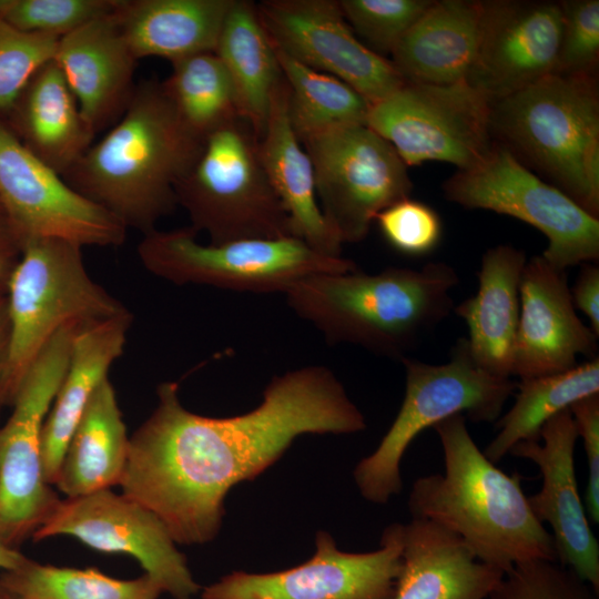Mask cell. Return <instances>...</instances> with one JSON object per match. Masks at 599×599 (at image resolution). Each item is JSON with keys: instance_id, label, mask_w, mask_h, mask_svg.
<instances>
[{"instance_id": "1", "label": "cell", "mask_w": 599, "mask_h": 599, "mask_svg": "<svg viewBox=\"0 0 599 599\" xmlns=\"http://www.w3.org/2000/svg\"><path fill=\"white\" fill-rule=\"evenodd\" d=\"M177 384L158 387V404L130 437L122 494L151 510L175 544L213 540L224 499L237 483L272 466L305 434H354L365 417L324 366L272 378L261 404L242 415L207 417L187 410Z\"/></svg>"}, {"instance_id": "2", "label": "cell", "mask_w": 599, "mask_h": 599, "mask_svg": "<svg viewBox=\"0 0 599 599\" xmlns=\"http://www.w3.org/2000/svg\"><path fill=\"white\" fill-rule=\"evenodd\" d=\"M204 139L181 120L162 82L136 84L120 120L62 175L75 192L143 235L175 209V185Z\"/></svg>"}, {"instance_id": "3", "label": "cell", "mask_w": 599, "mask_h": 599, "mask_svg": "<svg viewBox=\"0 0 599 599\" xmlns=\"http://www.w3.org/2000/svg\"><path fill=\"white\" fill-rule=\"evenodd\" d=\"M466 419L456 414L432 427L445 470L414 481L407 501L412 518L456 534L477 559L504 572L526 561H557L552 536L534 516L521 477L507 475L479 450Z\"/></svg>"}, {"instance_id": "4", "label": "cell", "mask_w": 599, "mask_h": 599, "mask_svg": "<svg viewBox=\"0 0 599 599\" xmlns=\"http://www.w3.org/2000/svg\"><path fill=\"white\" fill-rule=\"evenodd\" d=\"M458 282L450 265L429 262L419 270L314 274L285 295L328 343H351L400 361L454 309L450 292Z\"/></svg>"}, {"instance_id": "5", "label": "cell", "mask_w": 599, "mask_h": 599, "mask_svg": "<svg viewBox=\"0 0 599 599\" xmlns=\"http://www.w3.org/2000/svg\"><path fill=\"white\" fill-rule=\"evenodd\" d=\"M493 136L522 155L580 207L599 217V94L596 74L552 72L491 102Z\"/></svg>"}, {"instance_id": "6", "label": "cell", "mask_w": 599, "mask_h": 599, "mask_svg": "<svg viewBox=\"0 0 599 599\" xmlns=\"http://www.w3.org/2000/svg\"><path fill=\"white\" fill-rule=\"evenodd\" d=\"M82 246L55 237L27 241L7 287L10 323L3 404L52 336L70 324L87 327L130 311L89 275Z\"/></svg>"}, {"instance_id": "7", "label": "cell", "mask_w": 599, "mask_h": 599, "mask_svg": "<svg viewBox=\"0 0 599 599\" xmlns=\"http://www.w3.org/2000/svg\"><path fill=\"white\" fill-rule=\"evenodd\" d=\"M406 388L402 406L377 448L354 469V480L368 501L385 505L403 489L400 461L424 429L456 414L473 422L499 418L517 384L493 375L473 358L466 337L459 338L445 364L404 357Z\"/></svg>"}, {"instance_id": "8", "label": "cell", "mask_w": 599, "mask_h": 599, "mask_svg": "<svg viewBox=\"0 0 599 599\" xmlns=\"http://www.w3.org/2000/svg\"><path fill=\"white\" fill-rule=\"evenodd\" d=\"M176 204L211 244L292 236L287 214L258 155V139L241 116L204 138L202 150L175 185Z\"/></svg>"}, {"instance_id": "9", "label": "cell", "mask_w": 599, "mask_h": 599, "mask_svg": "<svg viewBox=\"0 0 599 599\" xmlns=\"http://www.w3.org/2000/svg\"><path fill=\"white\" fill-rule=\"evenodd\" d=\"M196 236L191 226L155 229L139 243V258L150 273L174 284L252 293H286L314 274L357 270L353 261L324 255L294 236L223 244H201Z\"/></svg>"}, {"instance_id": "10", "label": "cell", "mask_w": 599, "mask_h": 599, "mask_svg": "<svg viewBox=\"0 0 599 599\" xmlns=\"http://www.w3.org/2000/svg\"><path fill=\"white\" fill-rule=\"evenodd\" d=\"M81 328L67 325L45 344L0 427V535L12 547L32 537L61 500L44 478L42 429Z\"/></svg>"}, {"instance_id": "11", "label": "cell", "mask_w": 599, "mask_h": 599, "mask_svg": "<svg viewBox=\"0 0 599 599\" xmlns=\"http://www.w3.org/2000/svg\"><path fill=\"white\" fill-rule=\"evenodd\" d=\"M443 190L448 201L466 209L509 215L539 230L548 240L541 256L556 268L599 257V219L544 182L499 142L480 163L446 180Z\"/></svg>"}, {"instance_id": "12", "label": "cell", "mask_w": 599, "mask_h": 599, "mask_svg": "<svg viewBox=\"0 0 599 599\" xmlns=\"http://www.w3.org/2000/svg\"><path fill=\"white\" fill-rule=\"evenodd\" d=\"M490 108L491 102L467 81L405 82L370 104L366 125L390 143L407 166L441 161L467 170L480 163L496 142Z\"/></svg>"}, {"instance_id": "13", "label": "cell", "mask_w": 599, "mask_h": 599, "mask_svg": "<svg viewBox=\"0 0 599 599\" xmlns=\"http://www.w3.org/2000/svg\"><path fill=\"white\" fill-rule=\"evenodd\" d=\"M301 143L312 162L321 211L343 243L363 241L379 212L410 195L407 165L365 124L335 128Z\"/></svg>"}, {"instance_id": "14", "label": "cell", "mask_w": 599, "mask_h": 599, "mask_svg": "<svg viewBox=\"0 0 599 599\" xmlns=\"http://www.w3.org/2000/svg\"><path fill=\"white\" fill-rule=\"evenodd\" d=\"M315 554L271 573L234 571L202 589V599H394L403 565V524L388 525L378 549L346 552L319 530Z\"/></svg>"}, {"instance_id": "15", "label": "cell", "mask_w": 599, "mask_h": 599, "mask_svg": "<svg viewBox=\"0 0 599 599\" xmlns=\"http://www.w3.org/2000/svg\"><path fill=\"white\" fill-rule=\"evenodd\" d=\"M61 535L102 552L131 556L175 599H192L201 589L164 524L123 494L103 489L61 499L32 538Z\"/></svg>"}, {"instance_id": "16", "label": "cell", "mask_w": 599, "mask_h": 599, "mask_svg": "<svg viewBox=\"0 0 599 599\" xmlns=\"http://www.w3.org/2000/svg\"><path fill=\"white\" fill-rule=\"evenodd\" d=\"M0 204L23 244L63 238L80 246H120L126 229L75 192L28 150L0 119Z\"/></svg>"}, {"instance_id": "17", "label": "cell", "mask_w": 599, "mask_h": 599, "mask_svg": "<svg viewBox=\"0 0 599 599\" xmlns=\"http://www.w3.org/2000/svg\"><path fill=\"white\" fill-rule=\"evenodd\" d=\"M256 10L276 49L342 80L370 104L405 83L390 60L357 39L338 1L263 0Z\"/></svg>"}, {"instance_id": "18", "label": "cell", "mask_w": 599, "mask_h": 599, "mask_svg": "<svg viewBox=\"0 0 599 599\" xmlns=\"http://www.w3.org/2000/svg\"><path fill=\"white\" fill-rule=\"evenodd\" d=\"M562 34L560 2L484 1L479 49L467 82L490 102L555 72Z\"/></svg>"}, {"instance_id": "19", "label": "cell", "mask_w": 599, "mask_h": 599, "mask_svg": "<svg viewBox=\"0 0 599 599\" xmlns=\"http://www.w3.org/2000/svg\"><path fill=\"white\" fill-rule=\"evenodd\" d=\"M577 439L567 408L544 424L539 441H520L509 454L535 463L540 470L541 489L527 496V500L537 520L551 527L558 564L571 569L599 592V544L578 493Z\"/></svg>"}, {"instance_id": "20", "label": "cell", "mask_w": 599, "mask_h": 599, "mask_svg": "<svg viewBox=\"0 0 599 599\" xmlns=\"http://www.w3.org/2000/svg\"><path fill=\"white\" fill-rule=\"evenodd\" d=\"M519 301L512 376L552 375L577 366L578 355L597 357L598 336L577 316L566 271L534 256L521 273Z\"/></svg>"}, {"instance_id": "21", "label": "cell", "mask_w": 599, "mask_h": 599, "mask_svg": "<svg viewBox=\"0 0 599 599\" xmlns=\"http://www.w3.org/2000/svg\"><path fill=\"white\" fill-rule=\"evenodd\" d=\"M53 60L94 133L113 126L132 99L138 62L114 12L61 37Z\"/></svg>"}, {"instance_id": "22", "label": "cell", "mask_w": 599, "mask_h": 599, "mask_svg": "<svg viewBox=\"0 0 599 599\" xmlns=\"http://www.w3.org/2000/svg\"><path fill=\"white\" fill-rule=\"evenodd\" d=\"M504 575L443 526L414 518L403 524V565L394 599H488Z\"/></svg>"}, {"instance_id": "23", "label": "cell", "mask_w": 599, "mask_h": 599, "mask_svg": "<svg viewBox=\"0 0 599 599\" xmlns=\"http://www.w3.org/2000/svg\"><path fill=\"white\" fill-rule=\"evenodd\" d=\"M483 13L484 1H432L392 52V63L405 82L466 81L479 49Z\"/></svg>"}, {"instance_id": "24", "label": "cell", "mask_w": 599, "mask_h": 599, "mask_svg": "<svg viewBox=\"0 0 599 599\" xmlns=\"http://www.w3.org/2000/svg\"><path fill=\"white\" fill-rule=\"evenodd\" d=\"M2 120L28 150L61 176L97 135L54 60L32 74Z\"/></svg>"}, {"instance_id": "25", "label": "cell", "mask_w": 599, "mask_h": 599, "mask_svg": "<svg viewBox=\"0 0 599 599\" xmlns=\"http://www.w3.org/2000/svg\"><path fill=\"white\" fill-rule=\"evenodd\" d=\"M287 100L283 79L258 139L261 163L287 214L292 236L324 255L341 257L343 242L321 211L312 162L291 125Z\"/></svg>"}, {"instance_id": "26", "label": "cell", "mask_w": 599, "mask_h": 599, "mask_svg": "<svg viewBox=\"0 0 599 599\" xmlns=\"http://www.w3.org/2000/svg\"><path fill=\"white\" fill-rule=\"evenodd\" d=\"M527 260L508 244L485 252L478 271V290L454 307L468 328V347L488 373L510 378L519 321V284Z\"/></svg>"}, {"instance_id": "27", "label": "cell", "mask_w": 599, "mask_h": 599, "mask_svg": "<svg viewBox=\"0 0 599 599\" xmlns=\"http://www.w3.org/2000/svg\"><path fill=\"white\" fill-rule=\"evenodd\" d=\"M132 319L129 312L83 327L75 335L67 373L42 429V461L48 484L57 480L69 439L92 394L121 356Z\"/></svg>"}, {"instance_id": "28", "label": "cell", "mask_w": 599, "mask_h": 599, "mask_svg": "<svg viewBox=\"0 0 599 599\" xmlns=\"http://www.w3.org/2000/svg\"><path fill=\"white\" fill-rule=\"evenodd\" d=\"M233 0H120L114 14L129 48L139 60L170 62L215 52Z\"/></svg>"}, {"instance_id": "29", "label": "cell", "mask_w": 599, "mask_h": 599, "mask_svg": "<svg viewBox=\"0 0 599 599\" xmlns=\"http://www.w3.org/2000/svg\"><path fill=\"white\" fill-rule=\"evenodd\" d=\"M129 445L115 390L106 377L95 388L69 439L54 485L67 498L120 485Z\"/></svg>"}, {"instance_id": "30", "label": "cell", "mask_w": 599, "mask_h": 599, "mask_svg": "<svg viewBox=\"0 0 599 599\" xmlns=\"http://www.w3.org/2000/svg\"><path fill=\"white\" fill-rule=\"evenodd\" d=\"M215 53L232 81L238 115L250 123L260 139L273 95L284 77L254 2L233 0L223 21Z\"/></svg>"}, {"instance_id": "31", "label": "cell", "mask_w": 599, "mask_h": 599, "mask_svg": "<svg viewBox=\"0 0 599 599\" xmlns=\"http://www.w3.org/2000/svg\"><path fill=\"white\" fill-rule=\"evenodd\" d=\"M514 405L496 423L497 435L484 455L500 461L520 441H539L544 424L575 402L599 394V358L546 376L520 379Z\"/></svg>"}, {"instance_id": "32", "label": "cell", "mask_w": 599, "mask_h": 599, "mask_svg": "<svg viewBox=\"0 0 599 599\" xmlns=\"http://www.w3.org/2000/svg\"><path fill=\"white\" fill-rule=\"evenodd\" d=\"M274 49L288 89V119L300 142L335 128L366 125L370 103L355 89Z\"/></svg>"}, {"instance_id": "33", "label": "cell", "mask_w": 599, "mask_h": 599, "mask_svg": "<svg viewBox=\"0 0 599 599\" xmlns=\"http://www.w3.org/2000/svg\"><path fill=\"white\" fill-rule=\"evenodd\" d=\"M163 89L184 124L204 139L238 115L230 75L215 52L171 62Z\"/></svg>"}, {"instance_id": "34", "label": "cell", "mask_w": 599, "mask_h": 599, "mask_svg": "<svg viewBox=\"0 0 599 599\" xmlns=\"http://www.w3.org/2000/svg\"><path fill=\"white\" fill-rule=\"evenodd\" d=\"M0 578L19 599H158L163 592L145 573L121 580L95 568L55 567L31 559Z\"/></svg>"}, {"instance_id": "35", "label": "cell", "mask_w": 599, "mask_h": 599, "mask_svg": "<svg viewBox=\"0 0 599 599\" xmlns=\"http://www.w3.org/2000/svg\"><path fill=\"white\" fill-rule=\"evenodd\" d=\"M120 0H0V17L18 30L63 37L112 14Z\"/></svg>"}, {"instance_id": "36", "label": "cell", "mask_w": 599, "mask_h": 599, "mask_svg": "<svg viewBox=\"0 0 599 599\" xmlns=\"http://www.w3.org/2000/svg\"><path fill=\"white\" fill-rule=\"evenodd\" d=\"M430 0H339L342 13L374 52L392 54Z\"/></svg>"}, {"instance_id": "37", "label": "cell", "mask_w": 599, "mask_h": 599, "mask_svg": "<svg viewBox=\"0 0 599 599\" xmlns=\"http://www.w3.org/2000/svg\"><path fill=\"white\" fill-rule=\"evenodd\" d=\"M59 39L18 30L0 17V119L32 74L53 60Z\"/></svg>"}, {"instance_id": "38", "label": "cell", "mask_w": 599, "mask_h": 599, "mask_svg": "<svg viewBox=\"0 0 599 599\" xmlns=\"http://www.w3.org/2000/svg\"><path fill=\"white\" fill-rule=\"evenodd\" d=\"M488 599H599V592L557 561L531 560L505 572Z\"/></svg>"}, {"instance_id": "39", "label": "cell", "mask_w": 599, "mask_h": 599, "mask_svg": "<svg viewBox=\"0 0 599 599\" xmlns=\"http://www.w3.org/2000/svg\"><path fill=\"white\" fill-rule=\"evenodd\" d=\"M375 222L387 244L407 256H423L434 251L443 232L438 213L410 197L384 209Z\"/></svg>"}, {"instance_id": "40", "label": "cell", "mask_w": 599, "mask_h": 599, "mask_svg": "<svg viewBox=\"0 0 599 599\" xmlns=\"http://www.w3.org/2000/svg\"><path fill=\"white\" fill-rule=\"evenodd\" d=\"M562 34L555 72L595 74L599 55V1H560Z\"/></svg>"}, {"instance_id": "41", "label": "cell", "mask_w": 599, "mask_h": 599, "mask_svg": "<svg viewBox=\"0 0 599 599\" xmlns=\"http://www.w3.org/2000/svg\"><path fill=\"white\" fill-rule=\"evenodd\" d=\"M578 438L587 457L588 481L585 509L593 524H599V394L575 402L570 407Z\"/></svg>"}, {"instance_id": "42", "label": "cell", "mask_w": 599, "mask_h": 599, "mask_svg": "<svg viewBox=\"0 0 599 599\" xmlns=\"http://www.w3.org/2000/svg\"><path fill=\"white\" fill-rule=\"evenodd\" d=\"M570 294L575 308L588 317L589 327L599 336V268L593 262L582 264Z\"/></svg>"}, {"instance_id": "43", "label": "cell", "mask_w": 599, "mask_h": 599, "mask_svg": "<svg viewBox=\"0 0 599 599\" xmlns=\"http://www.w3.org/2000/svg\"><path fill=\"white\" fill-rule=\"evenodd\" d=\"M22 252V242L0 204V296L7 295L8 282Z\"/></svg>"}, {"instance_id": "44", "label": "cell", "mask_w": 599, "mask_h": 599, "mask_svg": "<svg viewBox=\"0 0 599 599\" xmlns=\"http://www.w3.org/2000/svg\"><path fill=\"white\" fill-rule=\"evenodd\" d=\"M10 344V323L7 295L0 296V405L3 407V383L6 377Z\"/></svg>"}, {"instance_id": "45", "label": "cell", "mask_w": 599, "mask_h": 599, "mask_svg": "<svg viewBox=\"0 0 599 599\" xmlns=\"http://www.w3.org/2000/svg\"><path fill=\"white\" fill-rule=\"evenodd\" d=\"M28 560V557L7 544L0 535V570L3 572L16 570Z\"/></svg>"}, {"instance_id": "46", "label": "cell", "mask_w": 599, "mask_h": 599, "mask_svg": "<svg viewBox=\"0 0 599 599\" xmlns=\"http://www.w3.org/2000/svg\"><path fill=\"white\" fill-rule=\"evenodd\" d=\"M0 599H19L2 582L0 578Z\"/></svg>"}, {"instance_id": "47", "label": "cell", "mask_w": 599, "mask_h": 599, "mask_svg": "<svg viewBox=\"0 0 599 599\" xmlns=\"http://www.w3.org/2000/svg\"><path fill=\"white\" fill-rule=\"evenodd\" d=\"M2 406L0 405V410H1Z\"/></svg>"}]
</instances>
